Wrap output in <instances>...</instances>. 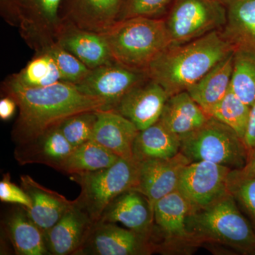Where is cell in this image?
Returning <instances> with one entry per match:
<instances>
[{
    "instance_id": "1",
    "label": "cell",
    "mask_w": 255,
    "mask_h": 255,
    "mask_svg": "<svg viewBox=\"0 0 255 255\" xmlns=\"http://www.w3.org/2000/svg\"><path fill=\"white\" fill-rule=\"evenodd\" d=\"M1 90L17 105L18 115L11 131L16 145L34 140L75 114L107 110L105 100L85 95L68 82L29 87L11 75L3 82Z\"/></svg>"
},
{
    "instance_id": "10",
    "label": "cell",
    "mask_w": 255,
    "mask_h": 255,
    "mask_svg": "<svg viewBox=\"0 0 255 255\" xmlns=\"http://www.w3.org/2000/svg\"><path fill=\"white\" fill-rule=\"evenodd\" d=\"M147 78L145 72L112 61L90 70L75 86L85 95L105 100L107 110H112L128 92Z\"/></svg>"
},
{
    "instance_id": "21",
    "label": "cell",
    "mask_w": 255,
    "mask_h": 255,
    "mask_svg": "<svg viewBox=\"0 0 255 255\" xmlns=\"http://www.w3.org/2000/svg\"><path fill=\"white\" fill-rule=\"evenodd\" d=\"M227 20L221 30L234 50L255 55V0H222Z\"/></svg>"
},
{
    "instance_id": "27",
    "label": "cell",
    "mask_w": 255,
    "mask_h": 255,
    "mask_svg": "<svg viewBox=\"0 0 255 255\" xmlns=\"http://www.w3.org/2000/svg\"><path fill=\"white\" fill-rule=\"evenodd\" d=\"M119 157L94 140L74 148L58 172L72 176L95 172L113 165Z\"/></svg>"
},
{
    "instance_id": "5",
    "label": "cell",
    "mask_w": 255,
    "mask_h": 255,
    "mask_svg": "<svg viewBox=\"0 0 255 255\" xmlns=\"http://www.w3.org/2000/svg\"><path fill=\"white\" fill-rule=\"evenodd\" d=\"M70 179L80 186L77 204L95 223L111 203L126 191L136 189L138 162L119 158L113 165L95 172L75 174Z\"/></svg>"
},
{
    "instance_id": "24",
    "label": "cell",
    "mask_w": 255,
    "mask_h": 255,
    "mask_svg": "<svg viewBox=\"0 0 255 255\" xmlns=\"http://www.w3.org/2000/svg\"><path fill=\"white\" fill-rule=\"evenodd\" d=\"M191 208L179 191H173L157 201L153 207L154 221L167 240L194 239L187 227Z\"/></svg>"
},
{
    "instance_id": "33",
    "label": "cell",
    "mask_w": 255,
    "mask_h": 255,
    "mask_svg": "<svg viewBox=\"0 0 255 255\" xmlns=\"http://www.w3.org/2000/svg\"><path fill=\"white\" fill-rule=\"evenodd\" d=\"M174 0H123L119 21L135 17L162 18Z\"/></svg>"
},
{
    "instance_id": "13",
    "label": "cell",
    "mask_w": 255,
    "mask_h": 255,
    "mask_svg": "<svg viewBox=\"0 0 255 255\" xmlns=\"http://www.w3.org/2000/svg\"><path fill=\"white\" fill-rule=\"evenodd\" d=\"M190 162L181 152L169 158L138 162V180L135 190L147 198L153 210L157 201L177 190L183 169Z\"/></svg>"
},
{
    "instance_id": "9",
    "label": "cell",
    "mask_w": 255,
    "mask_h": 255,
    "mask_svg": "<svg viewBox=\"0 0 255 255\" xmlns=\"http://www.w3.org/2000/svg\"><path fill=\"white\" fill-rule=\"evenodd\" d=\"M233 169L208 162H191L183 169L177 191L187 199L191 211L204 209L229 191Z\"/></svg>"
},
{
    "instance_id": "7",
    "label": "cell",
    "mask_w": 255,
    "mask_h": 255,
    "mask_svg": "<svg viewBox=\"0 0 255 255\" xmlns=\"http://www.w3.org/2000/svg\"><path fill=\"white\" fill-rule=\"evenodd\" d=\"M164 20L172 44H182L221 31L227 9L222 0H174Z\"/></svg>"
},
{
    "instance_id": "22",
    "label": "cell",
    "mask_w": 255,
    "mask_h": 255,
    "mask_svg": "<svg viewBox=\"0 0 255 255\" xmlns=\"http://www.w3.org/2000/svg\"><path fill=\"white\" fill-rule=\"evenodd\" d=\"M3 226L15 254L50 255L45 233L32 221L25 208L20 206L10 211L5 216Z\"/></svg>"
},
{
    "instance_id": "12",
    "label": "cell",
    "mask_w": 255,
    "mask_h": 255,
    "mask_svg": "<svg viewBox=\"0 0 255 255\" xmlns=\"http://www.w3.org/2000/svg\"><path fill=\"white\" fill-rule=\"evenodd\" d=\"M169 97L163 87L148 78L128 92L112 111L142 130L158 122Z\"/></svg>"
},
{
    "instance_id": "23",
    "label": "cell",
    "mask_w": 255,
    "mask_h": 255,
    "mask_svg": "<svg viewBox=\"0 0 255 255\" xmlns=\"http://www.w3.org/2000/svg\"><path fill=\"white\" fill-rule=\"evenodd\" d=\"M209 118L188 92L184 91L169 97L159 121L181 138L202 127Z\"/></svg>"
},
{
    "instance_id": "4",
    "label": "cell",
    "mask_w": 255,
    "mask_h": 255,
    "mask_svg": "<svg viewBox=\"0 0 255 255\" xmlns=\"http://www.w3.org/2000/svg\"><path fill=\"white\" fill-rule=\"evenodd\" d=\"M231 191L204 209L191 211L187 227L194 238L211 240L255 253V233Z\"/></svg>"
},
{
    "instance_id": "29",
    "label": "cell",
    "mask_w": 255,
    "mask_h": 255,
    "mask_svg": "<svg viewBox=\"0 0 255 255\" xmlns=\"http://www.w3.org/2000/svg\"><path fill=\"white\" fill-rule=\"evenodd\" d=\"M231 89L240 100L252 107L255 102V55L234 50Z\"/></svg>"
},
{
    "instance_id": "18",
    "label": "cell",
    "mask_w": 255,
    "mask_h": 255,
    "mask_svg": "<svg viewBox=\"0 0 255 255\" xmlns=\"http://www.w3.org/2000/svg\"><path fill=\"white\" fill-rule=\"evenodd\" d=\"M153 221V210L147 198L132 189L116 198L98 222L120 223L132 231L152 236Z\"/></svg>"
},
{
    "instance_id": "32",
    "label": "cell",
    "mask_w": 255,
    "mask_h": 255,
    "mask_svg": "<svg viewBox=\"0 0 255 255\" xmlns=\"http://www.w3.org/2000/svg\"><path fill=\"white\" fill-rule=\"evenodd\" d=\"M41 53L51 55L59 69L63 82L77 85L83 80L90 69L87 68L78 58L64 49L57 42Z\"/></svg>"
},
{
    "instance_id": "39",
    "label": "cell",
    "mask_w": 255,
    "mask_h": 255,
    "mask_svg": "<svg viewBox=\"0 0 255 255\" xmlns=\"http://www.w3.org/2000/svg\"><path fill=\"white\" fill-rule=\"evenodd\" d=\"M234 172L241 178H255V148L250 152L244 167L241 169H235Z\"/></svg>"
},
{
    "instance_id": "30",
    "label": "cell",
    "mask_w": 255,
    "mask_h": 255,
    "mask_svg": "<svg viewBox=\"0 0 255 255\" xmlns=\"http://www.w3.org/2000/svg\"><path fill=\"white\" fill-rule=\"evenodd\" d=\"M251 108L240 100L230 89L222 100L211 111L209 115L231 128L243 139L248 127Z\"/></svg>"
},
{
    "instance_id": "15",
    "label": "cell",
    "mask_w": 255,
    "mask_h": 255,
    "mask_svg": "<svg viewBox=\"0 0 255 255\" xmlns=\"http://www.w3.org/2000/svg\"><path fill=\"white\" fill-rule=\"evenodd\" d=\"M95 223L76 201L45 235L50 255H78Z\"/></svg>"
},
{
    "instance_id": "38",
    "label": "cell",
    "mask_w": 255,
    "mask_h": 255,
    "mask_svg": "<svg viewBox=\"0 0 255 255\" xmlns=\"http://www.w3.org/2000/svg\"><path fill=\"white\" fill-rule=\"evenodd\" d=\"M18 108L16 102L9 96L4 95L0 100V118L3 121H8L12 118Z\"/></svg>"
},
{
    "instance_id": "26",
    "label": "cell",
    "mask_w": 255,
    "mask_h": 255,
    "mask_svg": "<svg viewBox=\"0 0 255 255\" xmlns=\"http://www.w3.org/2000/svg\"><path fill=\"white\" fill-rule=\"evenodd\" d=\"M179 152L180 138L169 131L159 121L140 130L132 147L133 158L137 162L169 158Z\"/></svg>"
},
{
    "instance_id": "37",
    "label": "cell",
    "mask_w": 255,
    "mask_h": 255,
    "mask_svg": "<svg viewBox=\"0 0 255 255\" xmlns=\"http://www.w3.org/2000/svg\"><path fill=\"white\" fill-rule=\"evenodd\" d=\"M243 140L250 154L255 148V102L251 108L249 120Z\"/></svg>"
},
{
    "instance_id": "17",
    "label": "cell",
    "mask_w": 255,
    "mask_h": 255,
    "mask_svg": "<svg viewBox=\"0 0 255 255\" xmlns=\"http://www.w3.org/2000/svg\"><path fill=\"white\" fill-rule=\"evenodd\" d=\"M92 140L119 158L135 160L132 147L140 130L128 119L112 110L97 112Z\"/></svg>"
},
{
    "instance_id": "19",
    "label": "cell",
    "mask_w": 255,
    "mask_h": 255,
    "mask_svg": "<svg viewBox=\"0 0 255 255\" xmlns=\"http://www.w3.org/2000/svg\"><path fill=\"white\" fill-rule=\"evenodd\" d=\"M56 42L90 70L114 61L103 34L82 29L67 21H63Z\"/></svg>"
},
{
    "instance_id": "11",
    "label": "cell",
    "mask_w": 255,
    "mask_h": 255,
    "mask_svg": "<svg viewBox=\"0 0 255 255\" xmlns=\"http://www.w3.org/2000/svg\"><path fill=\"white\" fill-rule=\"evenodd\" d=\"M152 236L116 223L97 222L78 255H146L156 250Z\"/></svg>"
},
{
    "instance_id": "2",
    "label": "cell",
    "mask_w": 255,
    "mask_h": 255,
    "mask_svg": "<svg viewBox=\"0 0 255 255\" xmlns=\"http://www.w3.org/2000/svg\"><path fill=\"white\" fill-rule=\"evenodd\" d=\"M234 52L221 31L182 44H171L145 70L169 97L187 91L215 65Z\"/></svg>"
},
{
    "instance_id": "16",
    "label": "cell",
    "mask_w": 255,
    "mask_h": 255,
    "mask_svg": "<svg viewBox=\"0 0 255 255\" xmlns=\"http://www.w3.org/2000/svg\"><path fill=\"white\" fill-rule=\"evenodd\" d=\"M20 185L31 201V207L26 209L28 216L45 235L76 204L26 174L21 176Z\"/></svg>"
},
{
    "instance_id": "8",
    "label": "cell",
    "mask_w": 255,
    "mask_h": 255,
    "mask_svg": "<svg viewBox=\"0 0 255 255\" xmlns=\"http://www.w3.org/2000/svg\"><path fill=\"white\" fill-rule=\"evenodd\" d=\"M63 0H17L18 28L23 39L36 53L56 42L63 19Z\"/></svg>"
},
{
    "instance_id": "6",
    "label": "cell",
    "mask_w": 255,
    "mask_h": 255,
    "mask_svg": "<svg viewBox=\"0 0 255 255\" xmlns=\"http://www.w3.org/2000/svg\"><path fill=\"white\" fill-rule=\"evenodd\" d=\"M180 152L190 162L208 161L233 169L246 165L249 151L231 128L210 117L204 125L180 138Z\"/></svg>"
},
{
    "instance_id": "35",
    "label": "cell",
    "mask_w": 255,
    "mask_h": 255,
    "mask_svg": "<svg viewBox=\"0 0 255 255\" xmlns=\"http://www.w3.org/2000/svg\"><path fill=\"white\" fill-rule=\"evenodd\" d=\"M0 200L22 206L26 209L31 207V201L22 188L11 181L9 173L4 174L0 182Z\"/></svg>"
},
{
    "instance_id": "3",
    "label": "cell",
    "mask_w": 255,
    "mask_h": 255,
    "mask_svg": "<svg viewBox=\"0 0 255 255\" xmlns=\"http://www.w3.org/2000/svg\"><path fill=\"white\" fill-rule=\"evenodd\" d=\"M103 35L114 61L144 72L172 43L164 18L121 20Z\"/></svg>"
},
{
    "instance_id": "20",
    "label": "cell",
    "mask_w": 255,
    "mask_h": 255,
    "mask_svg": "<svg viewBox=\"0 0 255 255\" xmlns=\"http://www.w3.org/2000/svg\"><path fill=\"white\" fill-rule=\"evenodd\" d=\"M73 150V146L56 127L31 141L16 145L14 155L20 165L41 164L58 171Z\"/></svg>"
},
{
    "instance_id": "28",
    "label": "cell",
    "mask_w": 255,
    "mask_h": 255,
    "mask_svg": "<svg viewBox=\"0 0 255 255\" xmlns=\"http://www.w3.org/2000/svg\"><path fill=\"white\" fill-rule=\"evenodd\" d=\"M13 77L29 87H47L63 81L55 60L47 53H36L25 68Z\"/></svg>"
},
{
    "instance_id": "31",
    "label": "cell",
    "mask_w": 255,
    "mask_h": 255,
    "mask_svg": "<svg viewBox=\"0 0 255 255\" xmlns=\"http://www.w3.org/2000/svg\"><path fill=\"white\" fill-rule=\"evenodd\" d=\"M97 112H85L65 119L58 126L62 133L74 148L92 140Z\"/></svg>"
},
{
    "instance_id": "14",
    "label": "cell",
    "mask_w": 255,
    "mask_h": 255,
    "mask_svg": "<svg viewBox=\"0 0 255 255\" xmlns=\"http://www.w3.org/2000/svg\"><path fill=\"white\" fill-rule=\"evenodd\" d=\"M123 0H63L62 19L104 34L119 21Z\"/></svg>"
},
{
    "instance_id": "36",
    "label": "cell",
    "mask_w": 255,
    "mask_h": 255,
    "mask_svg": "<svg viewBox=\"0 0 255 255\" xmlns=\"http://www.w3.org/2000/svg\"><path fill=\"white\" fill-rule=\"evenodd\" d=\"M16 3L17 0H0V11L6 23L18 27Z\"/></svg>"
},
{
    "instance_id": "34",
    "label": "cell",
    "mask_w": 255,
    "mask_h": 255,
    "mask_svg": "<svg viewBox=\"0 0 255 255\" xmlns=\"http://www.w3.org/2000/svg\"><path fill=\"white\" fill-rule=\"evenodd\" d=\"M229 191L255 222V178H241L233 170Z\"/></svg>"
},
{
    "instance_id": "25",
    "label": "cell",
    "mask_w": 255,
    "mask_h": 255,
    "mask_svg": "<svg viewBox=\"0 0 255 255\" xmlns=\"http://www.w3.org/2000/svg\"><path fill=\"white\" fill-rule=\"evenodd\" d=\"M233 57L234 52L187 90L208 115L231 89Z\"/></svg>"
}]
</instances>
